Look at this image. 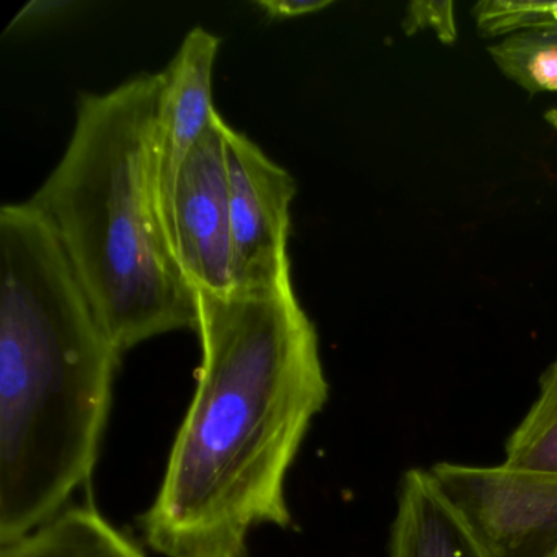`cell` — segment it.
<instances>
[{"label": "cell", "mask_w": 557, "mask_h": 557, "mask_svg": "<svg viewBox=\"0 0 557 557\" xmlns=\"http://www.w3.org/2000/svg\"><path fill=\"white\" fill-rule=\"evenodd\" d=\"M389 557H488L429 469L404 472L391 524Z\"/></svg>", "instance_id": "cell-8"}, {"label": "cell", "mask_w": 557, "mask_h": 557, "mask_svg": "<svg viewBox=\"0 0 557 557\" xmlns=\"http://www.w3.org/2000/svg\"><path fill=\"white\" fill-rule=\"evenodd\" d=\"M403 28L407 35H413L420 30H432L442 44H455L458 37L455 4L438 2V0H416L407 8Z\"/></svg>", "instance_id": "cell-12"}, {"label": "cell", "mask_w": 557, "mask_h": 557, "mask_svg": "<svg viewBox=\"0 0 557 557\" xmlns=\"http://www.w3.org/2000/svg\"><path fill=\"white\" fill-rule=\"evenodd\" d=\"M221 115L182 165L174 194V247L182 272L198 289L234 292L230 188Z\"/></svg>", "instance_id": "cell-6"}, {"label": "cell", "mask_w": 557, "mask_h": 557, "mask_svg": "<svg viewBox=\"0 0 557 557\" xmlns=\"http://www.w3.org/2000/svg\"><path fill=\"white\" fill-rule=\"evenodd\" d=\"M479 30L491 37L557 27V2L485 0L472 9Z\"/></svg>", "instance_id": "cell-11"}, {"label": "cell", "mask_w": 557, "mask_h": 557, "mask_svg": "<svg viewBox=\"0 0 557 557\" xmlns=\"http://www.w3.org/2000/svg\"><path fill=\"white\" fill-rule=\"evenodd\" d=\"M0 557H146L92 505L64 508L37 530L0 544Z\"/></svg>", "instance_id": "cell-9"}, {"label": "cell", "mask_w": 557, "mask_h": 557, "mask_svg": "<svg viewBox=\"0 0 557 557\" xmlns=\"http://www.w3.org/2000/svg\"><path fill=\"white\" fill-rule=\"evenodd\" d=\"M120 357L40 211L0 208V544L89 481Z\"/></svg>", "instance_id": "cell-2"}, {"label": "cell", "mask_w": 557, "mask_h": 557, "mask_svg": "<svg viewBox=\"0 0 557 557\" xmlns=\"http://www.w3.org/2000/svg\"><path fill=\"white\" fill-rule=\"evenodd\" d=\"M429 472L488 557H557V474L445 461Z\"/></svg>", "instance_id": "cell-4"}, {"label": "cell", "mask_w": 557, "mask_h": 557, "mask_svg": "<svg viewBox=\"0 0 557 557\" xmlns=\"http://www.w3.org/2000/svg\"><path fill=\"white\" fill-rule=\"evenodd\" d=\"M256 5L270 18H295L324 11L332 0H259Z\"/></svg>", "instance_id": "cell-13"}, {"label": "cell", "mask_w": 557, "mask_h": 557, "mask_svg": "<svg viewBox=\"0 0 557 557\" xmlns=\"http://www.w3.org/2000/svg\"><path fill=\"white\" fill-rule=\"evenodd\" d=\"M164 74L83 94L60 164L30 201L63 247L120 354L197 329L194 286L156 214L149 184Z\"/></svg>", "instance_id": "cell-3"}, {"label": "cell", "mask_w": 557, "mask_h": 557, "mask_svg": "<svg viewBox=\"0 0 557 557\" xmlns=\"http://www.w3.org/2000/svg\"><path fill=\"white\" fill-rule=\"evenodd\" d=\"M544 119H546V122L549 123V125L553 126L554 129H557V109H553L549 110V112H546Z\"/></svg>", "instance_id": "cell-14"}, {"label": "cell", "mask_w": 557, "mask_h": 557, "mask_svg": "<svg viewBox=\"0 0 557 557\" xmlns=\"http://www.w3.org/2000/svg\"><path fill=\"white\" fill-rule=\"evenodd\" d=\"M195 298L197 389L139 523L164 557H249L252 530L292 527L285 481L329 381L292 280Z\"/></svg>", "instance_id": "cell-1"}, {"label": "cell", "mask_w": 557, "mask_h": 557, "mask_svg": "<svg viewBox=\"0 0 557 557\" xmlns=\"http://www.w3.org/2000/svg\"><path fill=\"white\" fill-rule=\"evenodd\" d=\"M220 38L203 27L188 32L164 74L152 135L149 184L162 230L174 247L175 185L194 146L213 123V67ZM177 257V256H175Z\"/></svg>", "instance_id": "cell-7"}, {"label": "cell", "mask_w": 557, "mask_h": 557, "mask_svg": "<svg viewBox=\"0 0 557 557\" xmlns=\"http://www.w3.org/2000/svg\"><path fill=\"white\" fill-rule=\"evenodd\" d=\"M221 135L230 188L234 289L292 280L288 239L295 178L224 120Z\"/></svg>", "instance_id": "cell-5"}, {"label": "cell", "mask_w": 557, "mask_h": 557, "mask_svg": "<svg viewBox=\"0 0 557 557\" xmlns=\"http://www.w3.org/2000/svg\"><path fill=\"white\" fill-rule=\"evenodd\" d=\"M505 465L557 474V358L540 380V393L505 443Z\"/></svg>", "instance_id": "cell-10"}]
</instances>
